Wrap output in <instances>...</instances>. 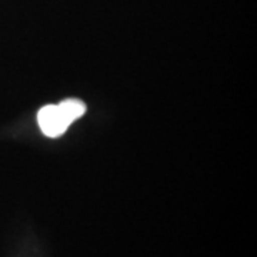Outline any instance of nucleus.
Wrapping results in <instances>:
<instances>
[{"instance_id": "f257e3e1", "label": "nucleus", "mask_w": 257, "mask_h": 257, "mask_svg": "<svg viewBox=\"0 0 257 257\" xmlns=\"http://www.w3.org/2000/svg\"><path fill=\"white\" fill-rule=\"evenodd\" d=\"M37 123L42 128L43 135L49 138H59L72 124L67 119L62 107L59 104H47L43 106L37 114Z\"/></svg>"}, {"instance_id": "f03ea898", "label": "nucleus", "mask_w": 257, "mask_h": 257, "mask_svg": "<svg viewBox=\"0 0 257 257\" xmlns=\"http://www.w3.org/2000/svg\"><path fill=\"white\" fill-rule=\"evenodd\" d=\"M59 106L62 107L64 114L67 116V119L73 123L74 120L80 119L83 114L86 113V104L84 101L79 100V99H67L59 103Z\"/></svg>"}]
</instances>
